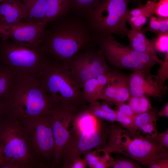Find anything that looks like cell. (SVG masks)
<instances>
[{"label":"cell","mask_w":168,"mask_h":168,"mask_svg":"<svg viewBox=\"0 0 168 168\" xmlns=\"http://www.w3.org/2000/svg\"><path fill=\"white\" fill-rule=\"evenodd\" d=\"M78 112L62 106H57L52 115V128L54 141V155L51 167L60 164L63 149L68 140L74 115Z\"/></svg>","instance_id":"7c38bea8"},{"label":"cell","mask_w":168,"mask_h":168,"mask_svg":"<svg viewBox=\"0 0 168 168\" xmlns=\"http://www.w3.org/2000/svg\"><path fill=\"white\" fill-rule=\"evenodd\" d=\"M147 26L142 28L144 31H150L156 35L168 32V18H162L152 14L149 19Z\"/></svg>","instance_id":"7402d4cb"},{"label":"cell","mask_w":168,"mask_h":168,"mask_svg":"<svg viewBox=\"0 0 168 168\" xmlns=\"http://www.w3.org/2000/svg\"><path fill=\"white\" fill-rule=\"evenodd\" d=\"M117 110L126 115L134 118L136 115L128 104L124 103L117 105Z\"/></svg>","instance_id":"f35d334b"},{"label":"cell","mask_w":168,"mask_h":168,"mask_svg":"<svg viewBox=\"0 0 168 168\" xmlns=\"http://www.w3.org/2000/svg\"><path fill=\"white\" fill-rule=\"evenodd\" d=\"M153 14L162 18H168V0H160L154 6Z\"/></svg>","instance_id":"d6a6232c"},{"label":"cell","mask_w":168,"mask_h":168,"mask_svg":"<svg viewBox=\"0 0 168 168\" xmlns=\"http://www.w3.org/2000/svg\"><path fill=\"white\" fill-rule=\"evenodd\" d=\"M119 168H139L141 166L138 163L131 160L119 158L115 160Z\"/></svg>","instance_id":"8d00e7d4"},{"label":"cell","mask_w":168,"mask_h":168,"mask_svg":"<svg viewBox=\"0 0 168 168\" xmlns=\"http://www.w3.org/2000/svg\"><path fill=\"white\" fill-rule=\"evenodd\" d=\"M157 117H168V103L167 102L157 113Z\"/></svg>","instance_id":"b9f144b4"},{"label":"cell","mask_w":168,"mask_h":168,"mask_svg":"<svg viewBox=\"0 0 168 168\" xmlns=\"http://www.w3.org/2000/svg\"><path fill=\"white\" fill-rule=\"evenodd\" d=\"M67 64L71 76L82 89L87 80L111 71L101 51L94 47L77 54Z\"/></svg>","instance_id":"8fae6325"},{"label":"cell","mask_w":168,"mask_h":168,"mask_svg":"<svg viewBox=\"0 0 168 168\" xmlns=\"http://www.w3.org/2000/svg\"><path fill=\"white\" fill-rule=\"evenodd\" d=\"M101 0H68L70 11L77 16L86 17L96 8Z\"/></svg>","instance_id":"44dd1931"},{"label":"cell","mask_w":168,"mask_h":168,"mask_svg":"<svg viewBox=\"0 0 168 168\" xmlns=\"http://www.w3.org/2000/svg\"><path fill=\"white\" fill-rule=\"evenodd\" d=\"M131 97L128 77L121 72L114 71L112 77L102 90L98 100L117 105L128 100Z\"/></svg>","instance_id":"9a60e30c"},{"label":"cell","mask_w":168,"mask_h":168,"mask_svg":"<svg viewBox=\"0 0 168 168\" xmlns=\"http://www.w3.org/2000/svg\"><path fill=\"white\" fill-rule=\"evenodd\" d=\"M14 83L6 99L9 113L21 119L51 114L57 107L32 75H15Z\"/></svg>","instance_id":"277c9868"},{"label":"cell","mask_w":168,"mask_h":168,"mask_svg":"<svg viewBox=\"0 0 168 168\" xmlns=\"http://www.w3.org/2000/svg\"><path fill=\"white\" fill-rule=\"evenodd\" d=\"M87 164L85 159L81 156L75 158L72 161L68 168H85Z\"/></svg>","instance_id":"ab89813d"},{"label":"cell","mask_w":168,"mask_h":168,"mask_svg":"<svg viewBox=\"0 0 168 168\" xmlns=\"http://www.w3.org/2000/svg\"><path fill=\"white\" fill-rule=\"evenodd\" d=\"M0 5V26H9L21 21L27 12L21 0H6Z\"/></svg>","instance_id":"2e32d148"},{"label":"cell","mask_w":168,"mask_h":168,"mask_svg":"<svg viewBox=\"0 0 168 168\" xmlns=\"http://www.w3.org/2000/svg\"><path fill=\"white\" fill-rule=\"evenodd\" d=\"M0 155L1 168L44 167L22 120L10 113L0 121Z\"/></svg>","instance_id":"7a4b0ae2"},{"label":"cell","mask_w":168,"mask_h":168,"mask_svg":"<svg viewBox=\"0 0 168 168\" xmlns=\"http://www.w3.org/2000/svg\"><path fill=\"white\" fill-rule=\"evenodd\" d=\"M151 40L157 52L166 53L168 51V32L157 35Z\"/></svg>","instance_id":"f546056e"},{"label":"cell","mask_w":168,"mask_h":168,"mask_svg":"<svg viewBox=\"0 0 168 168\" xmlns=\"http://www.w3.org/2000/svg\"><path fill=\"white\" fill-rule=\"evenodd\" d=\"M127 36L129 41L128 45L134 50L147 54L156 60L161 61L157 56L151 40L148 39L142 30H129Z\"/></svg>","instance_id":"e0dca14e"},{"label":"cell","mask_w":168,"mask_h":168,"mask_svg":"<svg viewBox=\"0 0 168 168\" xmlns=\"http://www.w3.org/2000/svg\"><path fill=\"white\" fill-rule=\"evenodd\" d=\"M68 14L45 26L40 44L51 60L66 64L81 51L94 47L95 44L86 23L79 16Z\"/></svg>","instance_id":"6da1fadb"},{"label":"cell","mask_w":168,"mask_h":168,"mask_svg":"<svg viewBox=\"0 0 168 168\" xmlns=\"http://www.w3.org/2000/svg\"><path fill=\"white\" fill-rule=\"evenodd\" d=\"M157 109L152 108L150 111L136 115L133 118L134 126L138 131L142 125L151 122H156Z\"/></svg>","instance_id":"484cf974"},{"label":"cell","mask_w":168,"mask_h":168,"mask_svg":"<svg viewBox=\"0 0 168 168\" xmlns=\"http://www.w3.org/2000/svg\"><path fill=\"white\" fill-rule=\"evenodd\" d=\"M128 3V0H101L86 17L94 39L113 34L123 38L127 36L129 30L126 25Z\"/></svg>","instance_id":"ba28073f"},{"label":"cell","mask_w":168,"mask_h":168,"mask_svg":"<svg viewBox=\"0 0 168 168\" xmlns=\"http://www.w3.org/2000/svg\"><path fill=\"white\" fill-rule=\"evenodd\" d=\"M26 5L27 12L21 21L42 22L47 8L48 0H22Z\"/></svg>","instance_id":"ac0fdd59"},{"label":"cell","mask_w":168,"mask_h":168,"mask_svg":"<svg viewBox=\"0 0 168 168\" xmlns=\"http://www.w3.org/2000/svg\"><path fill=\"white\" fill-rule=\"evenodd\" d=\"M153 75L143 71H134L128 77L129 90L131 96H151L161 99L166 93L168 87H161Z\"/></svg>","instance_id":"5bb4252c"},{"label":"cell","mask_w":168,"mask_h":168,"mask_svg":"<svg viewBox=\"0 0 168 168\" xmlns=\"http://www.w3.org/2000/svg\"><path fill=\"white\" fill-rule=\"evenodd\" d=\"M161 64V66L158 70L157 74L153 76V77L155 78L159 85L163 87L168 78V51L165 53L164 58Z\"/></svg>","instance_id":"f1b7e54d"},{"label":"cell","mask_w":168,"mask_h":168,"mask_svg":"<svg viewBox=\"0 0 168 168\" xmlns=\"http://www.w3.org/2000/svg\"><path fill=\"white\" fill-rule=\"evenodd\" d=\"M9 113V108L6 100L0 98V121Z\"/></svg>","instance_id":"60d3db41"},{"label":"cell","mask_w":168,"mask_h":168,"mask_svg":"<svg viewBox=\"0 0 168 168\" xmlns=\"http://www.w3.org/2000/svg\"><path fill=\"white\" fill-rule=\"evenodd\" d=\"M44 27L42 22L21 21L9 26H0V37L40 46Z\"/></svg>","instance_id":"4fadbf2b"},{"label":"cell","mask_w":168,"mask_h":168,"mask_svg":"<svg viewBox=\"0 0 168 168\" xmlns=\"http://www.w3.org/2000/svg\"><path fill=\"white\" fill-rule=\"evenodd\" d=\"M85 109L96 117L104 120H106L111 123L117 121V111L112 113L105 112L102 108L100 103L97 100L88 103Z\"/></svg>","instance_id":"cb8c5ba5"},{"label":"cell","mask_w":168,"mask_h":168,"mask_svg":"<svg viewBox=\"0 0 168 168\" xmlns=\"http://www.w3.org/2000/svg\"><path fill=\"white\" fill-rule=\"evenodd\" d=\"M40 80L43 88L57 105L76 112L85 109L88 103L66 64L51 60Z\"/></svg>","instance_id":"8992f818"},{"label":"cell","mask_w":168,"mask_h":168,"mask_svg":"<svg viewBox=\"0 0 168 168\" xmlns=\"http://www.w3.org/2000/svg\"><path fill=\"white\" fill-rule=\"evenodd\" d=\"M82 89L84 97L88 103L97 100L96 78H90L86 81Z\"/></svg>","instance_id":"83f0119b"},{"label":"cell","mask_w":168,"mask_h":168,"mask_svg":"<svg viewBox=\"0 0 168 168\" xmlns=\"http://www.w3.org/2000/svg\"><path fill=\"white\" fill-rule=\"evenodd\" d=\"M2 164V158L0 155V168H1Z\"/></svg>","instance_id":"ee69618b"},{"label":"cell","mask_w":168,"mask_h":168,"mask_svg":"<svg viewBox=\"0 0 168 168\" xmlns=\"http://www.w3.org/2000/svg\"><path fill=\"white\" fill-rule=\"evenodd\" d=\"M94 40L105 59L117 68L150 73L152 67L162 62L118 42L112 35L97 38Z\"/></svg>","instance_id":"9c48e42d"},{"label":"cell","mask_w":168,"mask_h":168,"mask_svg":"<svg viewBox=\"0 0 168 168\" xmlns=\"http://www.w3.org/2000/svg\"><path fill=\"white\" fill-rule=\"evenodd\" d=\"M100 105L102 109L107 113H112L116 111V110L112 109L106 102L100 103Z\"/></svg>","instance_id":"7bdbcfd3"},{"label":"cell","mask_w":168,"mask_h":168,"mask_svg":"<svg viewBox=\"0 0 168 168\" xmlns=\"http://www.w3.org/2000/svg\"><path fill=\"white\" fill-rule=\"evenodd\" d=\"M96 150L87 151L82 155L87 165L91 168H106L110 167L109 161L105 155L100 156L96 155Z\"/></svg>","instance_id":"d4e9b609"},{"label":"cell","mask_w":168,"mask_h":168,"mask_svg":"<svg viewBox=\"0 0 168 168\" xmlns=\"http://www.w3.org/2000/svg\"><path fill=\"white\" fill-rule=\"evenodd\" d=\"M15 74L7 67L0 63V98L7 99L13 86Z\"/></svg>","instance_id":"ffe728a7"},{"label":"cell","mask_w":168,"mask_h":168,"mask_svg":"<svg viewBox=\"0 0 168 168\" xmlns=\"http://www.w3.org/2000/svg\"><path fill=\"white\" fill-rule=\"evenodd\" d=\"M157 1V0L149 1L144 5L140 4L137 8L128 10L126 17L145 16L149 18L153 14V10Z\"/></svg>","instance_id":"4316f807"},{"label":"cell","mask_w":168,"mask_h":168,"mask_svg":"<svg viewBox=\"0 0 168 168\" xmlns=\"http://www.w3.org/2000/svg\"><path fill=\"white\" fill-rule=\"evenodd\" d=\"M151 141L167 148L168 147V130L162 133L158 131L151 136H145Z\"/></svg>","instance_id":"e575fe53"},{"label":"cell","mask_w":168,"mask_h":168,"mask_svg":"<svg viewBox=\"0 0 168 168\" xmlns=\"http://www.w3.org/2000/svg\"><path fill=\"white\" fill-rule=\"evenodd\" d=\"M138 131L139 132H141L142 133L147 134V136H152L158 131L156 127V122H151L143 124L139 128Z\"/></svg>","instance_id":"d590c367"},{"label":"cell","mask_w":168,"mask_h":168,"mask_svg":"<svg viewBox=\"0 0 168 168\" xmlns=\"http://www.w3.org/2000/svg\"><path fill=\"white\" fill-rule=\"evenodd\" d=\"M116 111L117 121L119 122L123 127L130 131L133 132L138 131L134 126L133 118L124 115L117 110Z\"/></svg>","instance_id":"1f68e13d"},{"label":"cell","mask_w":168,"mask_h":168,"mask_svg":"<svg viewBox=\"0 0 168 168\" xmlns=\"http://www.w3.org/2000/svg\"><path fill=\"white\" fill-rule=\"evenodd\" d=\"M149 18L145 16H128L126 17V21L130 26L131 30H141Z\"/></svg>","instance_id":"4dcf8cb0"},{"label":"cell","mask_w":168,"mask_h":168,"mask_svg":"<svg viewBox=\"0 0 168 168\" xmlns=\"http://www.w3.org/2000/svg\"><path fill=\"white\" fill-rule=\"evenodd\" d=\"M72 124L60 161L63 168H68L75 158L85 152L105 147L111 126L86 109L75 114Z\"/></svg>","instance_id":"3957f363"},{"label":"cell","mask_w":168,"mask_h":168,"mask_svg":"<svg viewBox=\"0 0 168 168\" xmlns=\"http://www.w3.org/2000/svg\"><path fill=\"white\" fill-rule=\"evenodd\" d=\"M148 167L150 168H168V157L157 159L150 163Z\"/></svg>","instance_id":"74e56055"},{"label":"cell","mask_w":168,"mask_h":168,"mask_svg":"<svg viewBox=\"0 0 168 168\" xmlns=\"http://www.w3.org/2000/svg\"><path fill=\"white\" fill-rule=\"evenodd\" d=\"M70 11L68 0H48L42 23L45 26L52 21L67 15Z\"/></svg>","instance_id":"d6986e66"},{"label":"cell","mask_w":168,"mask_h":168,"mask_svg":"<svg viewBox=\"0 0 168 168\" xmlns=\"http://www.w3.org/2000/svg\"><path fill=\"white\" fill-rule=\"evenodd\" d=\"M108 137L105 146L98 149L99 152L121 154L145 166L158 158L168 157V148L151 141L138 131L132 132L113 124Z\"/></svg>","instance_id":"5b68a950"},{"label":"cell","mask_w":168,"mask_h":168,"mask_svg":"<svg viewBox=\"0 0 168 168\" xmlns=\"http://www.w3.org/2000/svg\"><path fill=\"white\" fill-rule=\"evenodd\" d=\"M114 74V71H110L100 75L96 77L97 100L102 90Z\"/></svg>","instance_id":"836d02e7"},{"label":"cell","mask_w":168,"mask_h":168,"mask_svg":"<svg viewBox=\"0 0 168 168\" xmlns=\"http://www.w3.org/2000/svg\"><path fill=\"white\" fill-rule=\"evenodd\" d=\"M4 0H0V2H2Z\"/></svg>","instance_id":"f6af8a7d"},{"label":"cell","mask_w":168,"mask_h":168,"mask_svg":"<svg viewBox=\"0 0 168 168\" xmlns=\"http://www.w3.org/2000/svg\"><path fill=\"white\" fill-rule=\"evenodd\" d=\"M52 114L21 119L29 134L36 155L45 166L44 162L51 165L54 153Z\"/></svg>","instance_id":"30bf717a"},{"label":"cell","mask_w":168,"mask_h":168,"mask_svg":"<svg viewBox=\"0 0 168 168\" xmlns=\"http://www.w3.org/2000/svg\"><path fill=\"white\" fill-rule=\"evenodd\" d=\"M128 101V105L135 115L147 112L152 108L146 96H131Z\"/></svg>","instance_id":"603a6c76"},{"label":"cell","mask_w":168,"mask_h":168,"mask_svg":"<svg viewBox=\"0 0 168 168\" xmlns=\"http://www.w3.org/2000/svg\"><path fill=\"white\" fill-rule=\"evenodd\" d=\"M50 60L40 46L0 37V63L15 75H32L40 80Z\"/></svg>","instance_id":"52a82bcc"}]
</instances>
